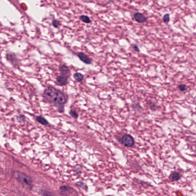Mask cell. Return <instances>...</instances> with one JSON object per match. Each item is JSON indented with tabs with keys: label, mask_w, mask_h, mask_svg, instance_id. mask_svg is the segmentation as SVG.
Here are the masks:
<instances>
[{
	"label": "cell",
	"mask_w": 196,
	"mask_h": 196,
	"mask_svg": "<svg viewBox=\"0 0 196 196\" xmlns=\"http://www.w3.org/2000/svg\"><path fill=\"white\" fill-rule=\"evenodd\" d=\"M43 97L48 103L56 107L60 113L64 112V105L68 98L67 94L54 87H49L44 90Z\"/></svg>",
	"instance_id": "6da1fadb"
},
{
	"label": "cell",
	"mask_w": 196,
	"mask_h": 196,
	"mask_svg": "<svg viewBox=\"0 0 196 196\" xmlns=\"http://www.w3.org/2000/svg\"><path fill=\"white\" fill-rule=\"evenodd\" d=\"M16 179L20 182L25 185H29L31 183V180L30 177L26 175L25 174L22 172H15V174Z\"/></svg>",
	"instance_id": "7a4b0ae2"
},
{
	"label": "cell",
	"mask_w": 196,
	"mask_h": 196,
	"mask_svg": "<svg viewBox=\"0 0 196 196\" xmlns=\"http://www.w3.org/2000/svg\"><path fill=\"white\" fill-rule=\"evenodd\" d=\"M122 145L127 147H131L135 144V139L132 136L128 134L124 135L121 139Z\"/></svg>",
	"instance_id": "3957f363"
},
{
	"label": "cell",
	"mask_w": 196,
	"mask_h": 196,
	"mask_svg": "<svg viewBox=\"0 0 196 196\" xmlns=\"http://www.w3.org/2000/svg\"><path fill=\"white\" fill-rule=\"evenodd\" d=\"M68 76L62 74L58 76L56 78L57 84L61 86H66L68 83Z\"/></svg>",
	"instance_id": "277c9868"
},
{
	"label": "cell",
	"mask_w": 196,
	"mask_h": 196,
	"mask_svg": "<svg viewBox=\"0 0 196 196\" xmlns=\"http://www.w3.org/2000/svg\"><path fill=\"white\" fill-rule=\"evenodd\" d=\"M77 56L84 63L87 64H90L92 63L91 59L89 58L88 56L83 52H79L78 53Z\"/></svg>",
	"instance_id": "5b68a950"
},
{
	"label": "cell",
	"mask_w": 196,
	"mask_h": 196,
	"mask_svg": "<svg viewBox=\"0 0 196 196\" xmlns=\"http://www.w3.org/2000/svg\"><path fill=\"white\" fill-rule=\"evenodd\" d=\"M133 17L135 20L139 23H144L146 21L147 19L146 16L140 12H136L134 13Z\"/></svg>",
	"instance_id": "8992f818"
},
{
	"label": "cell",
	"mask_w": 196,
	"mask_h": 196,
	"mask_svg": "<svg viewBox=\"0 0 196 196\" xmlns=\"http://www.w3.org/2000/svg\"><path fill=\"white\" fill-rule=\"evenodd\" d=\"M59 71L61 74L68 76L69 77L70 74V71L69 67L66 65H62L59 68Z\"/></svg>",
	"instance_id": "52a82bcc"
},
{
	"label": "cell",
	"mask_w": 196,
	"mask_h": 196,
	"mask_svg": "<svg viewBox=\"0 0 196 196\" xmlns=\"http://www.w3.org/2000/svg\"><path fill=\"white\" fill-rule=\"evenodd\" d=\"M180 174L176 172H172L169 176V178L172 181H177L180 178Z\"/></svg>",
	"instance_id": "ba28073f"
},
{
	"label": "cell",
	"mask_w": 196,
	"mask_h": 196,
	"mask_svg": "<svg viewBox=\"0 0 196 196\" xmlns=\"http://www.w3.org/2000/svg\"><path fill=\"white\" fill-rule=\"evenodd\" d=\"M73 78L77 82H80L84 79V76L81 73L76 72L73 75Z\"/></svg>",
	"instance_id": "9c48e42d"
},
{
	"label": "cell",
	"mask_w": 196,
	"mask_h": 196,
	"mask_svg": "<svg viewBox=\"0 0 196 196\" xmlns=\"http://www.w3.org/2000/svg\"><path fill=\"white\" fill-rule=\"evenodd\" d=\"M36 120L39 123L43 125H47L48 124V122L47 119L41 116H38L36 118Z\"/></svg>",
	"instance_id": "30bf717a"
},
{
	"label": "cell",
	"mask_w": 196,
	"mask_h": 196,
	"mask_svg": "<svg viewBox=\"0 0 196 196\" xmlns=\"http://www.w3.org/2000/svg\"><path fill=\"white\" fill-rule=\"evenodd\" d=\"M7 60L12 62L13 64L15 62V61H16L17 59L16 56L15 55H13V53H10L7 54Z\"/></svg>",
	"instance_id": "8fae6325"
},
{
	"label": "cell",
	"mask_w": 196,
	"mask_h": 196,
	"mask_svg": "<svg viewBox=\"0 0 196 196\" xmlns=\"http://www.w3.org/2000/svg\"><path fill=\"white\" fill-rule=\"evenodd\" d=\"M80 19L82 21L85 23H89L91 22V20L88 16L82 15L80 16Z\"/></svg>",
	"instance_id": "7c38bea8"
},
{
	"label": "cell",
	"mask_w": 196,
	"mask_h": 196,
	"mask_svg": "<svg viewBox=\"0 0 196 196\" xmlns=\"http://www.w3.org/2000/svg\"><path fill=\"white\" fill-rule=\"evenodd\" d=\"M170 20V15L168 13H166L163 17V21L164 23L167 24Z\"/></svg>",
	"instance_id": "4fadbf2b"
},
{
	"label": "cell",
	"mask_w": 196,
	"mask_h": 196,
	"mask_svg": "<svg viewBox=\"0 0 196 196\" xmlns=\"http://www.w3.org/2000/svg\"><path fill=\"white\" fill-rule=\"evenodd\" d=\"M69 114L70 116L74 118L77 119L78 117V114L76 111L71 110L69 112Z\"/></svg>",
	"instance_id": "5bb4252c"
},
{
	"label": "cell",
	"mask_w": 196,
	"mask_h": 196,
	"mask_svg": "<svg viewBox=\"0 0 196 196\" xmlns=\"http://www.w3.org/2000/svg\"><path fill=\"white\" fill-rule=\"evenodd\" d=\"M52 24L53 25V26L55 28H58L59 27L60 25V22L58 20L54 19L52 21Z\"/></svg>",
	"instance_id": "9a60e30c"
},
{
	"label": "cell",
	"mask_w": 196,
	"mask_h": 196,
	"mask_svg": "<svg viewBox=\"0 0 196 196\" xmlns=\"http://www.w3.org/2000/svg\"><path fill=\"white\" fill-rule=\"evenodd\" d=\"M178 88L180 91L182 92L186 91L187 90L186 86L184 84H181L180 85H179L178 86Z\"/></svg>",
	"instance_id": "2e32d148"
},
{
	"label": "cell",
	"mask_w": 196,
	"mask_h": 196,
	"mask_svg": "<svg viewBox=\"0 0 196 196\" xmlns=\"http://www.w3.org/2000/svg\"><path fill=\"white\" fill-rule=\"evenodd\" d=\"M76 185H77V186H78L81 187L82 188H83V189L87 190V186L85 184H84L83 182H78L76 184Z\"/></svg>",
	"instance_id": "e0dca14e"
},
{
	"label": "cell",
	"mask_w": 196,
	"mask_h": 196,
	"mask_svg": "<svg viewBox=\"0 0 196 196\" xmlns=\"http://www.w3.org/2000/svg\"><path fill=\"white\" fill-rule=\"evenodd\" d=\"M131 46L132 49L134 51L137 52H139L140 51L139 48L137 45H135V44H132V45H131Z\"/></svg>",
	"instance_id": "ac0fdd59"
}]
</instances>
